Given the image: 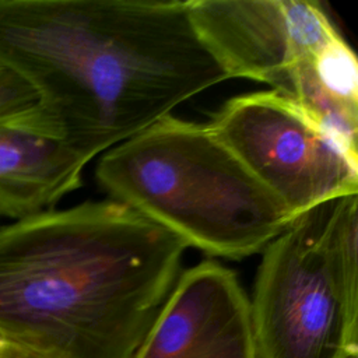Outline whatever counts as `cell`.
I'll return each mask as SVG.
<instances>
[{
  "label": "cell",
  "mask_w": 358,
  "mask_h": 358,
  "mask_svg": "<svg viewBox=\"0 0 358 358\" xmlns=\"http://www.w3.org/2000/svg\"><path fill=\"white\" fill-rule=\"evenodd\" d=\"M0 63L88 161L229 80L178 0H0Z\"/></svg>",
  "instance_id": "cell-1"
},
{
  "label": "cell",
  "mask_w": 358,
  "mask_h": 358,
  "mask_svg": "<svg viewBox=\"0 0 358 358\" xmlns=\"http://www.w3.org/2000/svg\"><path fill=\"white\" fill-rule=\"evenodd\" d=\"M186 248L110 199L0 225V340L43 358H133Z\"/></svg>",
  "instance_id": "cell-2"
},
{
  "label": "cell",
  "mask_w": 358,
  "mask_h": 358,
  "mask_svg": "<svg viewBox=\"0 0 358 358\" xmlns=\"http://www.w3.org/2000/svg\"><path fill=\"white\" fill-rule=\"evenodd\" d=\"M95 178L110 200L213 257L263 252L294 220L207 123L173 115L103 152Z\"/></svg>",
  "instance_id": "cell-3"
},
{
  "label": "cell",
  "mask_w": 358,
  "mask_h": 358,
  "mask_svg": "<svg viewBox=\"0 0 358 358\" xmlns=\"http://www.w3.org/2000/svg\"><path fill=\"white\" fill-rule=\"evenodd\" d=\"M358 193L296 215L262 252L250 302L259 358L358 354Z\"/></svg>",
  "instance_id": "cell-4"
},
{
  "label": "cell",
  "mask_w": 358,
  "mask_h": 358,
  "mask_svg": "<svg viewBox=\"0 0 358 358\" xmlns=\"http://www.w3.org/2000/svg\"><path fill=\"white\" fill-rule=\"evenodd\" d=\"M187 10L228 78L268 85L357 148L358 63L322 3L189 0Z\"/></svg>",
  "instance_id": "cell-5"
},
{
  "label": "cell",
  "mask_w": 358,
  "mask_h": 358,
  "mask_svg": "<svg viewBox=\"0 0 358 358\" xmlns=\"http://www.w3.org/2000/svg\"><path fill=\"white\" fill-rule=\"evenodd\" d=\"M207 124L294 218L358 193V151L271 90L229 98Z\"/></svg>",
  "instance_id": "cell-6"
},
{
  "label": "cell",
  "mask_w": 358,
  "mask_h": 358,
  "mask_svg": "<svg viewBox=\"0 0 358 358\" xmlns=\"http://www.w3.org/2000/svg\"><path fill=\"white\" fill-rule=\"evenodd\" d=\"M133 358H259L236 273L211 259L182 271Z\"/></svg>",
  "instance_id": "cell-7"
},
{
  "label": "cell",
  "mask_w": 358,
  "mask_h": 358,
  "mask_svg": "<svg viewBox=\"0 0 358 358\" xmlns=\"http://www.w3.org/2000/svg\"><path fill=\"white\" fill-rule=\"evenodd\" d=\"M90 161L35 113L0 124V218L20 221L49 210L83 185Z\"/></svg>",
  "instance_id": "cell-8"
},
{
  "label": "cell",
  "mask_w": 358,
  "mask_h": 358,
  "mask_svg": "<svg viewBox=\"0 0 358 358\" xmlns=\"http://www.w3.org/2000/svg\"><path fill=\"white\" fill-rule=\"evenodd\" d=\"M38 106L34 88L15 71L0 63V124L31 117Z\"/></svg>",
  "instance_id": "cell-9"
},
{
  "label": "cell",
  "mask_w": 358,
  "mask_h": 358,
  "mask_svg": "<svg viewBox=\"0 0 358 358\" xmlns=\"http://www.w3.org/2000/svg\"><path fill=\"white\" fill-rule=\"evenodd\" d=\"M0 358H43V357L35 354L34 351L22 345H18L6 340H0Z\"/></svg>",
  "instance_id": "cell-10"
},
{
  "label": "cell",
  "mask_w": 358,
  "mask_h": 358,
  "mask_svg": "<svg viewBox=\"0 0 358 358\" xmlns=\"http://www.w3.org/2000/svg\"><path fill=\"white\" fill-rule=\"evenodd\" d=\"M348 358H358V354H354V355H350Z\"/></svg>",
  "instance_id": "cell-11"
}]
</instances>
